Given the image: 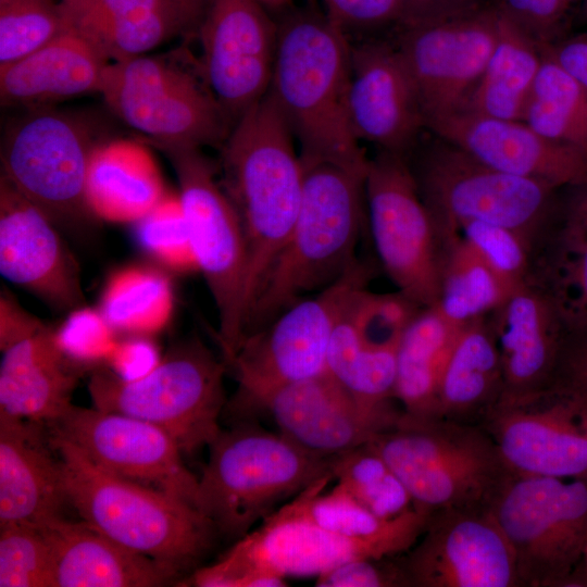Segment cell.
<instances>
[{
    "label": "cell",
    "instance_id": "obj_14",
    "mask_svg": "<svg viewBox=\"0 0 587 587\" xmlns=\"http://www.w3.org/2000/svg\"><path fill=\"white\" fill-rule=\"evenodd\" d=\"M366 217L378 259L398 291L434 305L442 246L407 155L378 150L365 173Z\"/></svg>",
    "mask_w": 587,
    "mask_h": 587
},
{
    "label": "cell",
    "instance_id": "obj_18",
    "mask_svg": "<svg viewBox=\"0 0 587 587\" xmlns=\"http://www.w3.org/2000/svg\"><path fill=\"white\" fill-rule=\"evenodd\" d=\"M399 557L411 587H521L513 550L490 509L434 511Z\"/></svg>",
    "mask_w": 587,
    "mask_h": 587
},
{
    "label": "cell",
    "instance_id": "obj_13",
    "mask_svg": "<svg viewBox=\"0 0 587 587\" xmlns=\"http://www.w3.org/2000/svg\"><path fill=\"white\" fill-rule=\"evenodd\" d=\"M178 180V195L198 263L218 316L214 333L222 354L242 337L247 250L237 215L201 148L159 146Z\"/></svg>",
    "mask_w": 587,
    "mask_h": 587
},
{
    "label": "cell",
    "instance_id": "obj_55",
    "mask_svg": "<svg viewBox=\"0 0 587 587\" xmlns=\"http://www.w3.org/2000/svg\"><path fill=\"white\" fill-rule=\"evenodd\" d=\"M196 22H201L208 0H175Z\"/></svg>",
    "mask_w": 587,
    "mask_h": 587
},
{
    "label": "cell",
    "instance_id": "obj_51",
    "mask_svg": "<svg viewBox=\"0 0 587 587\" xmlns=\"http://www.w3.org/2000/svg\"><path fill=\"white\" fill-rule=\"evenodd\" d=\"M45 323L30 314L7 291L0 295V350L35 333Z\"/></svg>",
    "mask_w": 587,
    "mask_h": 587
},
{
    "label": "cell",
    "instance_id": "obj_8",
    "mask_svg": "<svg viewBox=\"0 0 587 587\" xmlns=\"http://www.w3.org/2000/svg\"><path fill=\"white\" fill-rule=\"evenodd\" d=\"M223 358L198 338L180 341L147 374L126 379L97 369L88 382L95 408L151 423L166 432L184 454L209 445L222 430L226 403Z\"/></svg>",
    "mask_w": 587,
    "mask_h": 587
},
{
    "label": "cell",
    "instance_id": "obj_37",
    "mask_svg": "<svg viewBox=\"0 0 587 587\" xmlns=\"http://www.w3.org/2000/svg\"><path fill=\"white\" fill-rule=\"evenodd\" d=\"M530 280L552 296L566 327L587 323V236L564 215L536 248Z\"/></svg>",
    "mask_w": 587,
    "mask_h": 587
},
{
    "label": "cell",
    "instance_id": "obj_28",
    "mask_svg": "<svg viewBox=\"0 0 587 587\" xmlns=\"http://www.w3.org/2000/svg\"><path fill=\"white\" fill-rule=\"evenodd\" d=\"M109 63L83 37L63 29L38 50L0 66L1 103L32 110L99 92Z\"/></svg>",
    "mask_w": 587,
    "mask_h": 587
},
{
    "label": "cell",
    "instance_id": "obj_19",
    "mask_svg": "<svg viewBox=\"0 0 587 587\" xmlns=\"http://www.w3.org/2000/svg\"><path fill=\"white\" fill-rule=\"evenodd\" d=\"M233 407L237 413L266 411L279 434L322 458L370 444L403 413L363 407L327 372L277 386Z\"/></svg>",
    "mask_w": 587,
    "mask_h": 587
},
{
    "label": "cell",
    "instance_id": "obj_32",
    "mask_svg": "<svg viewBox=\"0 0 587 587\" xmlns=\"http://www.w3.org/2000/svg\"><path fill=\"white\" fill-rule=\"evenodd\" d=\"M460 329L430 305L422 308L401 334L395 399L407 415L436 417L440 377Z\"/></svg>",
    "mask_w": 587,
    "mask_h": 587
},
{
    "label": "cell",
    "instance_id": "obj_47",
    "mask_svg": "<svg viewBox=\"0 0 587 587\" xmlns=\"http://www.w3.org/2000/svg\"><path fill=\"white\" fill-rule=\"evenodd\" d=\"M578 0H499L498 11L538 45H551Z\"/></svg>",
    "mask_w": 587,
    "mask_h": 587
},
{
    "label": "cell",
    "instance_id": "obj_26",
    "mask_svg": "<svg viewBox=\"0 0 587 587\" xmlns=\"http://www.w3.org/2000/svg\"><path fill=\"white\" fill-rule=\"evenodd\" d=\"M39 528L51 548L54 587H155L172 583L180 573L122 546L83 520L60 516Z\"/></svg>",
    "mask_w": 587,
    "mask_h": 587
},
{
    "label": "cell",
    "instance_id": "obj_33",
    "mask_svg": "<svg viewBox=\"0 0 587 587\" xmlns=\"http://www.w3.org/2000/svg\"><path fill=\"white\" fill-rule=\"evenodd\" d=\"M544 49L499 12L496 47L464 111L490 118L523 121Z\"/></svg>",
    "mask_w": 587,
    "mask_h": 587
},
{
    "label": "cell",
    "instance_id": "obj_40",
    "mask_svg": "<svg viewBox=\"0 0 587 587\" xmlns=\"http://www.w3.org/2000/svg\"><path fill=\"white\" fill-rule=\"evenodd\" d=\"M135 224L139 245L161 267L184 274L199 271L178 192H166Z\"/></svg>",
    "mask_w": 587,
    "mask_h": 587
},
{
    "label": "cell",
    "instance_id": "obj_31",
    "mask_svg": "<svg viewBox=\"0 0 587 587\" xmlns=\"http://www.w3.org/2000/svg\"><path fill=\"white\" fill-rule=\"evenodd\" d=\"M333 479L326 476L290 501L308 519L342 537L375 545L388 555L404 553L424 533L433 511L413 505L407 512L382 519L358 502L339 485L323 492Z\"/></svg>",
    "mask_w": 587,
    "mask_h": 587
},
{
    "label": "cell",
    "instance_id": "obj_48",
    "mask_svg": "<svg viewBox=\"0 0 587 587\" xmlns=\"http://www.w3.org/2000/svg\"><path fill=\"white\" fill-rule=\"evenodd\" d=\"M327 17L347 36L391 24L401 26V0H321Z\"/></svg>",
    "mask_w": 587,
    "mask_h": 587
},
{
    "label": "cell",
    "instance_id": "obj_30",
    "mask_svg": "<svg viewBox=\"0 0 587 587\" xmlns=\"http://www.w3.org/2000/svg\"><path fill=\"white\" fill-rule=\"evenodd\" d=\"M502 389L501 358L488 316L462 326L440 377L436 417L480 425Z\"/></svg>",
    "mask_w": 587,
    "mask_h": 587
},
{
    "label": "cell",
    "instance_id": "obj_2",
    "mask_svg": "<svg viewBox=\"0 0 587 587\" xmlns=\"http://www.w3.org/2000/svg\"><path fill=\"white\" fill-rule=\"evenodd\" d=\"M302 163L303 190L296 221L247 313L242 338L308 292L333 284L359 260L355 248L366 215L367 164Z\"/></svg>",
    "mask_w": 587,
    "mask_h": 587
},
{
    "label": "cell",
    "instance_id": "obj_50",
    "mask_svg": "<svg viewBox=\"0 0 587 587\" xmlns=\"http://www.w3.org/2000/svg\"><path fill=\"white\" fill-rule=\"evenodd\" d=\"M109 358L114 366L113 371L126 379L143 376L161 360L147 335H132L116 344Z\"/></svg>",
    "mask_w": 587,
    "mask_h": 587
},
{
    "label": "cell",
    "instance_id": "obj_41",
    "mask_svg": "<svg viewBox=\"0 0 587 587\" xmlns=\"http://www.w3.org/2000/svg\"><path fill=\"white\" fill-rule=\"evenodd\" d=\"M63 29L54 0H0V66L38 50Z\"/></svg>",
    "mask_w": 587,
    "mask_h": 587
},
{
    "label": "cell",
    "instance_id": "obj_34",
    "mask_svg": "<svg viewBox=\"0 0 587 587\" xmlns=\"http://www.w3.org/2000/svg\"><path fill=\"white\" fill-rule=\"evenodd\" d=\"M399 339L364 341L345 309L329 342L327 373L363 407L379 412L394 410L390 400L395 399Z\"/></svg>",
    "mask_w": 587,
    "mask_h": 587
},
{
    "label": "cell",
    "instance_id": "obj_49",
    "mask_svg": "<svg viewBox=\"0 0 587 587\" xmlns=\"http://www.w3.org/2000/svg\"><path fill=\"white\" fill-rule=\"evenodd\" d=\"M547 392L587 396V323L566 327L553 379Z\"/></svg>",
    "mask_w": 587,
    "mask_h": 587
},
{
    "label": "cell",
    "instance_id": "obj_52",
    "mask_svg": "<svg viewBox=\"0 0 587 587\" xmlns=\"http://www.w3.org/2000/svg\"><path fill=\"white\" fill-rule=\"evenodd\" d=\"M401 1L403 8L401 28L426 25L472 12L466 10L458 0Z\"/></svg>",
    "mask_w": 587,
    "mask_h": 587
},
{
    "label": "cell",
    "instance_id": "obj_38",
    "mask_svg": "<svg viewBox=\"0 0 587 587\" xmlns=\"http://www.w3.org/2000/svg\"><path fill=\"white\" fill-rule=\"evenodd\" d=\"M522 122L545 137L587 150V88L546 47Z\"/></svg>",
    "mask_w": 587,
    "mask_h": 587
},
{
    "label": "cell",
    "instance_id": "obj_29",
    "mask_svg": "<svg viewBox=\"0 0 587 587\" xmlns=\"http://www.w3.org/2000/svg\"><path fill=\"white\" fill-rule=\"evenodd\" d=\"M165 195L160 168L143 141L113 139L93 147L86 201L95 218L135 224Z\"/></svg>",
    "mask_w": 587,
    "mask_h": 587
},
{
    "label": "cell",
    "instance_id": "obj_4",
    "mask_svg": "<svg viewBox=\"0 0 587 587\" xmlns=\"http://www.w3.org/2000/svg\"><path fill=\"white\" fill-rule=\"evenodd\" d=\"M49 437L59 454L67 503L114 541L182 572L196 566L220 537L195 505L114 475L73 444Z\"/></svg>",
    "mask_w": 587,
    "mask_h": 587
},
{
    "label": "cell",
    "instance_id": "obj_42",
    "mask_svg": "<svg viewBox=\"0 0 587 587\" xmlns=\"http://www.w3.org/2000/svg\"><path fill=\"white\" fill-rule=\"evenodd\" d=\"M455 235L467 243L511 290L532 278L535 247L520 233L497 224L464 221Z\"/></svg>",
    "mask_w": 587,
    "mask_h": 587
},
{
    "label": "cell",
    "instance_id": "obj_39",
    "mask_svg": "<svg viewBox=\"0 0 587 587\" xmlns=\"http://www.w3.org/2000/svg\"><path fill=\"white\" fill-rule=\"evenodd\" d=\"M328 464L337 485L382 519L396 517L414 505L402 482L370 444L333 455Z\"/></svg>",
    "mask_w": 587,
    "mask_h": 587
},
{
    "label": "cell",
    "instance_id": "obj_54",
    "mask_svg": "<svg viewBox=\"0 0 587 587\" xmlns=\"http://www.w3.org/2000/svg\"><path fill=\"white\" fill-rule=\"evenodd\" d=\"M563 215L567 222L587 236V189L575 190Z\"/></svg>",
    "mask_w": 587,
    "mask_h": 587
},
{
    "label": "cell",
    "instance_id": "obj_23",
    "mask_svg": "<svg viewBox=\"0 0 587 587\" xmlns=\"http://www.w3.org/2000/svg\"><path fill=\"white\" fill-rule=\"evenodd\" d=\"M426 129L502 172L559 189H587V150L545 137L522 121L462 111Z\"/></svg>",
    "mask_w": 587,
    "mask_h": 587
},
{
    "label": "cell",
    "instance_id": "obj_9",
    "mask_svg": "<svg viewBox=\"0 0 587 587\" xmlns=\"http://www.w3.org/2000/svg\"><path fill=\"white\" fill-rule=\"evenodd\" d=\"M99 93L110 111L159 146L223 143L228 121L205 82L176 57L139 55L110 62Z\"/></svg>",
    "mask_w": 587,
    "mask_h": 587
},
{
    "label": "cell",
    "instance_id": "obj_5",
    "mask_svg": "<svg viewBox=\"0 0 587 587\" xmlns=\"http://www.w3.org/2000/svg\"><path fill=\"white\" fill-rule=\"evenodd\" d=\"M208 448L209 459L198 477L197 508L220 537L235 541L278 504L333 476L328 458L249 423L222 429Z\"/></svg>",
    "mask_w": 587,
    "mask_h": 587
},
{
    "label": "cell",
    "instance_id": "obj_24",
    "mask_svg": "<svg viewBox=\"0 0 587 587\" xmlns=\"http://www.w3.org/2000/svg\"><path fill=\"white\" fill-rule=\"evenodd\" d=\"M489 317L503 372V389L497 405L523 402L547 392L566 330L552 296L529 280L513 290Z\"/></svg>",
    "mask_w": 587,
    "mask_h": 587
},
{
    "label": "cell",
    "instance_id": "obj_27",
    "mask_svg": "<svg viewBox=\"0 0 587 587\" xmlns=\"http://www.w3.org/2000/svg\"><path fill=\"white\" fill-rule=\"evenodd\" d=\"M0 412L49 426L73 405L84 369L43 325L1 351Z\"/></svg>",
    "mask_w": 587,
    "mask_h": 587
},
{
    "label": "cell",
    "instance_id": "obj_43",
    "mask_svg": "<svg viewBox=\"0 0 587 587\" xmlns=\"http://www.w3.org/2000/svg\"><path fill=\"white\" fill-rule=\"evenodd\" d=\"M0 587H54L51 548L39 527L0 525Z\"/></svg>",
    "mask_w": 587,
    "mask_h": 587
},
{
    "label": "cell",
    "instance_id": "obj_17",
    "mask_svg": "<svg viewBox=\"0 0 587 587\" xmlns=\"http://www.w3.org/2000/svg\"><path fill=\"white\" fill-rule=\"evenodd\" d=\"M200 39L201 75L234 125L270 89L277 24L257 0H208Z\"/></svg>",
    "mask_w": 587,
    "mask_h": 587
},
{
    "label": "cell",
    "instance_id": "obj_16",
    "mask_svg": "<svg viewBox=\"0 0 587 587\" xmlns=\"http://www.w3.org/2000/svg\"><path fill=\"white\" fill-rule=\"evenodd\" d=\"M50 426L52 436L76 446L99 467L197 508L198 477L184 464L176 441L160 427L125 414L74 404Z\"/></svg>",
    "mask_w": 587,
    "mask_h": 587
},
{
    "label": "cell",
    "instance_id": "obj_46",
    "mask_svg": "<svg viewBox=\"0 0 587 587\" xmlns=\"http://www.w3.org/2000/svg\"><path fill=\"white\" fill-rule=\"evenodd\" d=\"M399 555L348 561L316 576L314 585L317 587H411Z\"/></svg>",
    "mask_w": 587,
    "mask_h": 587
},
{
    "label": "cell",
    "instance_id": "obj_35",
    "mask_svg": "<svg viewBox=\"0 0 587 587\" xmlns=\"http://www.w3.org/2000/svg\"><path fill=\"white\" fill-rule=\"evenodd\" d=\"M98 309L114 330L149 336L164 328L172 319V282L153 266L118 268L108 278Z\"/></svg>",
    "mask_w": 587,
    "mask_h": 587
},
{
    "label": "cell",
    "instance_id": "obj_22",
    "mask_svg": "<svg viewBox=\"0 0 587 587\" xmlns=\"http://www.w3.org/2000/svg\"><path fill=\"white\" fill-rule=\"evenodd\" d=\"M348 115L354 137L408 155L425 128L419 96L397 47L367 40L350 47Z\"/></svg>",
    "mask_w": 587,
    "mask_h": 587
},
{
    "label": "cell",
    "instance_id": "obj_12",
    "mask_svg": "<svg viewBox=\"0 0 587 587\" xmlns=\"http://www.w3.org/2000/svg\"><path fill=\"white\" fill-rule=\"evenodd\" d=\"M98 142L92 125L80 116L51 107L27 110L3 136L1 176L58 226H86L95 218L86 177Z\"/></svg>",
    "mask_w": 587,
    "mask_h": 587
},
{
    "label": "cell",
    "instance_id": "obj_10",
    "mask_svg": "<svg viewBox=\"0 0 587 587\" xmlns=\"http://www.w3.org/2000/svg\"><path fill=\"white\" fill-rule=\"evenodd\" d=\"M521 587L571 586L587 547V477L513 474L490 508Z\"/></svg>",
    "mask_w": 587,
    "mask_h": 587
},
{
    "label": "cell",
    "instance_id": "obj_6",
    "mask_svg": "<svg viewBox=\"0 0 587 587\" xmlns=\"http://www.w3.org/2000/svg\"><path fill=\"white\" fill-rule=\"evenodd\" d=\"M407 159L441 246L460 223L479 221L511 228L536 249L560 220L559 188L497 170L433 134Z\"/></svg>",
    "mask_w": 587,
    "mask_h": 587
},
{
    "label": "cell",
    "instance_id": "obj_1",
    "mask_svg": "<svg viewBox=\"0 0 587 587\" xmlns=\"http://www.w3.org/2000/svg\"><path fill=\"white\" fill-rule=\"evenodd\" d=\"M295 142L267 91L222 143L217 177L247 250L245 319L299 211L304 171Z\"/></svg>",
    "mask_w": 587,
    "mask_h": 587
},
{
    "label": "cell",
    "instance_id": "obj_7",
    "mask_svg": "<svg viewBox=\"0 0 587 587\" xmlns=\"http://www.w3.org/2000/svg\"><path fill=\"white\" fill-rule=\"evenodd\" d=\"M370 445L409 491L430 511L490 509L512 472L478 424L404 412Z\"/></svg>",
    "mask_w": 587,
    "mask_h": 587
},
{
    "label": "cell",
    "instance_id": "obj_45",
    "mask_svg": "<svg viewBox=\"0 0 587 587\" xmlns=\"http://www.w3.org/2000/svg\"><path fill=\"white\" fill-rule=\"evenodd\" d=\"M54 332L62 350L82 366L103 358L109 359L116 345L114 329L100 310L86 305L66 313Z\"/></svg>",
    "mask_w": 587,
    "mask_h": 587
},
{
    "label": "cell",
    "instance_id": "obj_53",
    "mask_svg": "<svg viewBox=\"0 0 587 587\" xmlns=\"http://www.w3.org/2000/svg\"><path fill=\"white\" fill-rule=\"evenodd\" d=\"M546 48L563 70L587 88V34Z\"/></svg>",
    "mask_w": 587,
    "mask_h": 587
},
{
    "label": "cell",
    "instance_id": "obj_11",
    "mask_svg": "<svg viewBox=\"0 0 587 587\" xmlns=\"http://www.w3.org/2000/svg\"><path fill=\"white\" fill-rule=\"evenodd\" d=\"M372 267L358 260L342 276L312 297L296 301L261 329L222 354L238 388L232 405L277 386L327 372L332 335L353 295L367 287Z\"/></svg>",
    "mask_w": 587,
    "mask_h": 587
},
{
    "label": "cell",
    "instance_id": "obj_58",
    "mask_svg": "<svg viewBox=\"0 0 587 587\" xmlns=\"http://www.w3.org/2000/svg\"><path fill=\"white\" fill-rule=\"evenodd\" d=\"M458 1L469 11H474V10L484 8L480 5L479 0H458Z\"/></svg>",
    "mask_w": 587,
    "mask_h": 587
},
{
    "label": "cell",
    "instance_id": "obj_59",
    "mask_svg": "<svg viewBox=\"0 0 587 587\" xmlns=\"http://www.w3.org/2000/svg\"><path fill=\"white\" fill-rule=\"evenodd\" d=\"M582 15H583V18L587 21V0L583 1Z\"/></svg>",
    "mask_w": 587,
    "mask_h": 587
},
{
    "label": "cell",
    "instance_id": "obj_57",
    "mask_svg": "<svg viewBox=\"0 0 587 587\" xmlns=\"http://www.w3.org/2000/svg\"><path fill=\"white\" fill-rule=\"evenodd\" d=\"M268 12L280 11L289 7L295 0H257Z\"/></svg>",
    "mask_w": 587,
    "mask_h": 587
},
{
    "label": "cell",
    "instance_id": "obj_20",
    "mask_svg": "<svg viewBox=\"0 0 587 587\" xmlns=\"http://www.w3.org/2000/svg\"><path fill=\"white\" fill-rule=\"evenodd\" d=\"M513 474L587 477V396L546 392L497 405L480 424Z\"/></svg>",
    "mask_w": 587,
    "mask_h": 587
},
{
    "label": "cell",
    "instance_id": "obj_15",
    "mask_svg": "<svg viewBox=\"0 0 587 587\" xmlns=\"http://www.w3.org/2000/svg\"><path fill=\"white\" fill-rule=\"evenodd\" d=\"M401 29L397 47L414 82L425 128L464 111L498 40L497 8Z\"/></svg>",
    "mask_w": 587,
    "mask_h": 587
},
{
    "label": "cell",
    "instance_id": "obj_44",
    "mask_svg": "<svg viewBox=\"0 0 587 587\" xmlns=\"http://www.w3.org/2000/svg\"><path fill=\"white\" fill-rule=\"evenodd\" d=\"M59 4L64 29L88 42L164 10L179 9L189 16L175 0H60Z\"/></svg>",
    "mask_w": 587,
    "mask_h": 587
},
{
    "label": "cell",
    "instance_id": "obj_25",
    "mask_svg": "<svg viewBox=\"0 0 587 587\" xmlns=\"http://www.w3.org/2000/svg\"><path fill=\"white\" fill-rule=\"evenodd\" d=\"M40 423L0 412V525L40 527L66 501L60 459Z\"/></svg>",
    "mask_w": 587,
    "mask_h": 587
},
{
    "label": "cell",
    "instance_id": "obj_36",
    "mask_svg": "<svg viewBox=\"0 0 587 587\" xmlns=\"http://www.w3.org/2000/svg\"><path fill=\"white\" fill-rule=\"evenodd\" d=\"M512 291L459 236L442 245L439 294L434 307L462 327L495 312Z\"/></svg>",
    "mask_w": 587,
    "mask_h": 587
},
{
    "label": "cell",
    "instance_id": "obj_21",
    "mask_svg": "<svg viewBox=\"0 0 587 587\" xmlns=\"http://www.w3.org/2000/svg\"><path fill=\"white\" fill-rule=\"evenodd\" d=\"M0 273L57 311L68 313L85 305L78 263L58 225L3 176Z\"/></svg>",
    "mask_w": 587,
    "mask_h": 587
},
{
    "label": "cell",
    "instance_id": "obj_3",
    "mask_svg": "<svg viewBox=\"0 0 587 587\" xmlns=\"http://www.w3.org/2000/svg\"><path fill=\"white\" fill-rule=\"evenodd\" d=\"M350 47L348 36L325 13L294 11L277 24L268 92L304 161L369 162L348 115Z\"/></svg>",
    "mask_w": 587,
    "mask_h": 587
},
{
    "label": "cell",
    "instance_id": "obj_56",
    "mask_svg": "<svg viewBox=\"0 0 587 587\" xmlns=\"http://www.w3.org/2000/svg\"><path fill=\"white\" fill-rule=\"evenodd\" d=\"M571 586H587V547L580 563L573 573Z\"/></svg>",
    "mask_w": 587,
    "mask_h": 587
}]
</instances>
